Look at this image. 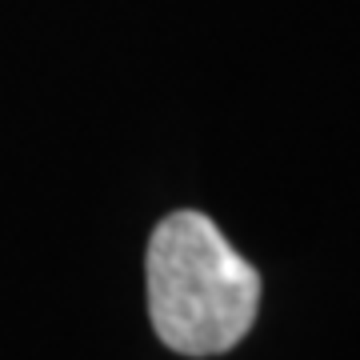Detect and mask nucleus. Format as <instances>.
I'll use <instances>...</instances> for the list:
<instances>
[{"instance_id": "f257e3e1", "label": "nucleus", "mask_w": 360, "mask_h": 360, "mask_svg": "<svg viewBox=\"0 0 360 360\" xmlns=\"http://www.w3.org/2000/svg\"><path fill=\"white\" fill-rule=\"evenodd\" d=\"M148 316L180 356H217L248 336L260 276L205 212H172L148 240Z\"/></svg>"}]
</instances>
